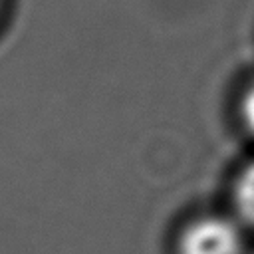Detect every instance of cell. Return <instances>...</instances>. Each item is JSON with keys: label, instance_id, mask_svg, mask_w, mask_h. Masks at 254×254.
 Instances as JSON below:
<instances>
[{"label": "cell", "instance_id": "cell-1", "mask_svg": "<svg viewBox=\"0 0 254 254\" xmlns=\"http://www.w3.org/2000/svg\"><path fill=\"white\" fill-rule=\"evenodd\" d=\"M244 236L226 216H202L190 222L181 240L179 254H242Z\"/></svg>", "mask_w": 254, "mask_h": 254}, {"label": "cell", "instance_id": "cell-2", "mask_svg": "<svg viewBox=\"0 0 254 254\" xmlns=\"http://www.w3.org/2000/svg\"><path fill=\"white\" fill-rule=\"evenodd\" d=\"M234 204L238 216L254 226V163H250L236 181L234 187Z\"/></svg>", "mask_w": 254, "mask_h": 254}, {"label": "cell", "instance_id": "cell-3", "mask_svg": "<svg viewBox=\"0 0 254 254\" xmlns=\"http://www.w3.org/2000/svg\"><path fill=\"white\" fill-rule=\"evenodd\" d=\"M244 125L250 129V133H254V85L246 91V95L242 97V107H240Z\"/></svg>", "mask_w": 254, "mask_h": 254}]
</instances>
